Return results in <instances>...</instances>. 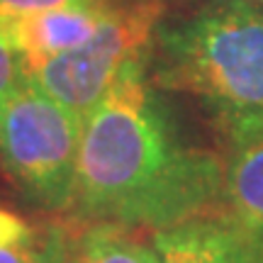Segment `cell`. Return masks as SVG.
Instances as JSON below:
<instances>
[{
    "mask_svg": "<svg viewBox=\"0 0 263 263\" xmlns=\"http://www.w3.org/2000/svg\"><path fill=\"white\" fill-rule=\"evenodd\" d=\"M217 124L224 137L219 215L241 236L251 263H263V115H227Z\"/></svg>",
    "mask_w": 263,
    "mask_h": 263,
    "instance_id": "cell-5",
    "label": "cell"
},
{
    "mask_svg": "<svg viewBox=\"0 0 263 263\" xmlns=\"http://www.w3.org/2000/svg\"><path fill=\"white\" fill-rule=\"evenodd\" d=\"M254 3H258V5H263V0H254Z\"/></svg>",
    "mask_w": 263,
    "mask_h": 263,
    "instance_id": "cell-14",
    "label": "cell"
},
{
    "mask_svg": "<svg viewBox=\"0 0 263 263\" xmlns=\"http://www.w3.org/2000/svg\"><path fill=\"white\" fill-rule=\"evenodd\" d=\"M81 3H98V0H0V25L37 15L44 10L64 8V5H81Z\"/></svg>",
    "mask_w": 263,
    "mask_h": 263,
    "instance_id": "cell-11",
    "label": "cell"
},
{
    "mask_svg": "<svg viewBox=\"0 0 263 263\" xmlns=\"http://www.w3.org/2000/svg\"><path fill=\"white\" fill-rule=\"evenodd\" d=\"M78 222V219H76ZM68 263H163L139 232L110 222H78Z\"/></svg>",
    "mask_w": 263,
    "mask_h": 263,
    "instance_id": "cell-8",
    "label": "cell"
},
{
    "mask_svg": "<svg viewBox=\"0 0 263 263\" xmlns=\"http://www.w3.org/2000/svg\"><path fill=\"white\" fill-rule=\"evenodd\" d=\"M76 229V219L42 227L25 244L0 249V263H68Z\"/></svg>",
    "mask_w": 263,
    "mask_h": 263,
    "instance_id": "cell-9",
    "label": "cell"
},
{
    "mask_svg": "<svg viewBox=\"0 0 263 263\" xmlns=\"http://www.w3.org/2000/svg\"><path fill=\"white\" fill-rule=\"evenodd\" d=\"M222 154L183 134L149 57L132 61L83 120L71 219L159 232L219 212Z\"/></svg>",
    "mask_w": 263,
    "mask_h": 263,
    "instance_id": "cell-1",
    "label": "cell"
},
{
    "mask_svg": "<svg viewBox=\"0 0 263 263\" xmlns=\"http://www.w3.org/2000/svg\"><path fill=\"white\" fill-rule=\"evenodd\" d=\"M27 61L8 39L0 34V100L27 83Z\"/></svg>",
    "mask_w": 263,
    "mask_h": 263,
    "instance_id": "cell-10",
    "label": "cell"
},
{
    "mask_svg": "<svg viewBox=\"0 0 263 263\" xmlns=\"http://www.w3.org/2000/svg\"><path fill=\"white\" fill-rule=\"evenodd\" d=\"M34 234H37L34 227H29L20 215H15V212H10L8 207L0 205V249L25 244Z\"/></svg>",
    "mask_w": 263,
    "mask_h": 263,
    "instance_id": "cell-12",
    "label": "cell"
},
{
    "mask_svg": "<svg viewBox=\"0 0 263 263\" xmlns=\"http://www.w3.org/2000/svg\"><path fill=\"white\" fill-rule=\"evenodd\" d=\"M120 3H141V5H156V8L168 10L173 5H185L190 0H120Z\"/></svg>",
    "mask_w": 263,
    "mask_h": 263,
    "instance_id": "cell-13",
    "label": "cell"
},
{
    "mask_svg": "<svg viewBox=\"0 0 263 263\" xmlns=\"http://www.w3.org/2000/svg\"><path fill=\"white\" fill-rule=\"evenodd\" d=\"M117 3L120 0H98V3L44 10L37 15L0 25V34L25 57L29 68L57 54H64L68 49L85 44L103 27V22Z\"/></svg>",
    "mask_w": 263,
    "mask_h": 263,
    "instance_id": "cell-6",
    "label": "cell"
},
{
    "mask_svg": "<svg viewBox=\"0 0 263 263\" xmlns=\"http://www.w3.org/2000/svg\"><path fill=\"white\" fill-rule=\"evenodd\" d=\"M83 120L32 83L0 100V171L47 212L73 205Z\"/></svg>",
    "mask_w": 263,
    "mask_h": 263,
    "instance_id": "cell-3",
    "label": "cell"
},
{
    "mask_svg": "<svg viewBox=\"0 0 263 263\" xmlns=\"http://www.w3.org/2000/svg\"><path fill=\"white\" fill-rule=\"evenodd\" d=\"M149 236L163 263H251L241 236L219 212L151 232Z\"/></svg>",
    "mask_w": 263,
    "mask_h": 263,
    "instance_id": "cell-7",
    "label": "cell"
},
{
    "mask_svg": "<svg viewBox=\"0 0 263 263\" xmlns=\"http://www.w3.org/2000/svg\"><path fill=\"white\" fill-rule=\"evenodd\" d=\"M149 78L161 90L197 98L215 120L263 115V5L190 0L166 12L151 37Z\"/></svg>",
    "mask_w": 263,
    "mask_h": 263,
    "instance_id": "cell-2",
    "label": "cell"
},
{
    "mask_svg": "<svg viewBox=\"0 0 263 263\" xmlns=\"http://www.w3.org/2000/svg\"><path fill=\"white\" fill-rule=\"evenodd\" d=\"M166 12L156 5L117 3L85 44L29 66V81L85 120L132 61L149 57L154 29Z\"/></svg>",
    "mask_w": 263,
    "mask_h": 263,
    "instance_id": "cell-4",
    "label": "cell"
}]
</instances>
